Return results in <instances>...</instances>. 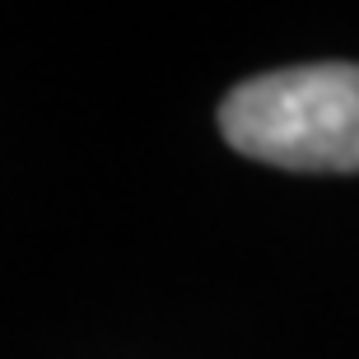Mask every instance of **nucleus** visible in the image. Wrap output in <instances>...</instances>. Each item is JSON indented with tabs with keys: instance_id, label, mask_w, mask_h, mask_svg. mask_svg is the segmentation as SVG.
Wrapping results in <instances>:
<instances>
[{
	"instance_id": "nucleus-1",
	"label": "nucleus",
	"mask_w": 359,
	"mask_h": 359,
	"mask_svg": "<svg viewBox=\"0 0 359 359\" xmlns=\"http://www.w3.org/2000/svg\"><path fill=\"white\" fill-rule=\"evenodd\" d=\"M219 135L271 168L359 173V66L318 61L243 80L219 103Z\"/></svg>"
}]
</instances>
